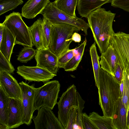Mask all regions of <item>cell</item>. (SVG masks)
<instances>
[{"label": "cell", "mask_w": 129, "mask_h": 129, "mask_svg": "<svg viewBox=\"0 0 129 129\" xmlns=\"http://www.w3.org/2000/svg\"><path fill=\"white\" fill-rule=\"evenodd\" d=\"M115 14L104 8H99L91 12L87 18L95 42L101 54L109 46L110 39L115 34L112 25Z\"/></svg>", "instance_id": "1"}, {"label": "cell", "mask_w": 129, "mask_h": 129, "mask_svg": "<svg viewBox=\"0 0 129 129\" xmlns=\"http://www.w3.org/2000/svg\"><path fill=\"white\" fill-rule=\"evenodd\" d=\"M120 84L114 77L100 69L98 89L99 104L104 116L112 117L114 107L120 96Z\"/></svg>", "instance_id": "2"}, {"label": "cell", "mask_w": 129, "mask_h": 129, "mask_svg": "<svg viewBox=\"0 0 129 129\" xmlns=\"http://www.w3.org/2000/svg\"><path fill=\"white\" fill-rule=\"evenodd\" d=\"M80 30L73 25L63 23L52 24L48 48L58 57L69 50L73 34Z\"/></svg>", "instance_id": "3"}, {"label": "cell", "mask_w": 129, "mask_h": 129, "mask_svg": "<svg viewBox=\"0 0 129 129\" xmlns=\"http://www.w3.org/2000/svg\"><path fill=\"white\" fill-rule=\"evenodd\" d=\"M21 14L13 12L5 16L2 23L15 39V44L32 47L33 45L28 27L23 21Z\"/></svg>", "instance_id": "4"}, {"label": "cell", "mask_w": 129, "mask_h": 129, "mask_svg": "<svg viewBox=\"0 0 129 129\" xmlns=\"http://www.w3.org/2000/svg\"><path fill=\"white\" fill-rule=\"evenodd\" d=\"M60 84L58 81H49L42 86L35 88L34 98L35 110L45 106L52 110L57 103L60 90Z\"/></svg>", "instance_id": "5"}, {"label": "cell", "mask_w": 129, "mask_h": 129, "mask_svg": "<svg viewBox=\"0 0 129 129\" xmlns=\"http://www.w3.org/2000/svg\"><path fill=\"white\" fill-rule=\"evenodd\" d=\"M52 24L63 23L69 24L82 30L86 35L89 28L88 23L77 16H71L57 8L53 2H50L40 13Z\"/></svg>", "instance_id": "6"}, {"label": "cell", "mask_w": 129, "mask_h": 129, "mask_svg": "<svg viewBox=\"0 0 129 129\" xmlns=\"http://www.w3.org/2000/svg\"><path fill=\"white\" fill-rule=\"evenodd\" d=\"M76 86L74 84L70 86L62 94L57 103L58 106V118L64 129H66L70 110L78 108V101Z\"/></svg>", "instance_id": "7"}, {"label": "cell", "mask_w": 129, "mask_h": 129, "mask_svg": "<svg viewBox=\"0 0 129 129\" xmlns=\"http://www.w3.org/2000/svg\"><path fill=\"white\" fill-rule=\"evenodd\" d=\"M109 44L113 47L117 62L123 70H129V34L119 31L110 38Z\"/></svg>", "instance_id": "8"}, {"label": "cell", "mask_w": 129, "mask_h": 129, "mask_svg": "<svg viewBox=\"0 0 129 129\" xmlns=\"http://www.w3.org/2000/svg\"><path fill=\"white\" fill-rule=\"evenodd\" d=\"M22 92V104L23 110L22 121L23 124L30 125L32 123L34 108L35 88V84L29 85L23 81L19 83Z\"/></svg>", "instance_id": "9"}, {"label": "cell", "mask_w": 129, "mask_h": 129, "mask_svg": "<svg viewBox=\"0 0 129 129\" xmlns=\"http://www.w3.org/2000/svg\"><path fill=\"white\" fill-rule=\"evenodd\" d=\"M36 129H64L60 122L52 110L42 106L32 119Z\"/></svg>", "instance_id": "10"}, {"label": "cell", "mask_w": 129, "mask_h": 129, "mask_svg": "<svg viewBox=\"0 0 129 129\" xmlns=\"http://www.w3.org/2000/svg\"><path fill=\"white\" fill-rule=\"evenodd\" d=\"M16 72L26 81L29 82H42L44 84L56 76L49 71L37 66H18Z\"/></svg>", "instance_id": "11"}, {"label": "cell", "mask_w": 129, "mask_h": 129, "mask_svg": "<svg viewBox=\"0 0 129 129\" xmlns=\"http://www.w3.org/2000/svg\"><path fill=\"white\" fill-rule=\"evenodd\" d=\"M35 56L36 66L45 69L57 75L59 68L57 66L58 57L48 49L36 50Z\"/></svg>", "instance_id": "12"}, {"label": "cell", "mask_w": 129, "mask_h": 129, "mask_svg": "<svg viewBox=\"0 0 129 129\" xmlns=\"http://www.w3.org/2000/svg\"><path fill=\"white\" fill-rule=\"evenodd\" d=\"M0 85L9 98L19 99L22 101L20 87L11 74L5 71H0Z\"/></svg>", "instance_id": "13"}, {"label": "cell", "mask_w": 129, "mask_h": 129, "mask_svg": "<svg viewBox=\"0 0 129 129\" xmlns=\"http://www.w3.org/2000/svg\"><path fill=\"white\" fill-rule=\"evenodd\" d=\"M10 112L7 126L9 129L16 128L23 124V110L22 101L19 99L9 98Z\"/></svg>", "instance_id": "14"}, {"label": "cell", "mask_w": 129, "mask_h": 129, "mask_svg": "<svg viewBox=\"0 0 129 129\" xmlns=\"http://www.w3.org/2000/svg\"><path fill=\"white\" fill-rule=\"evenodd\" d=\"M50 2V0H28L22 8V17L28 19L35 18Z\"/></svg>", "instance_id": "15"}, {"label": "cell", "mask_w": 129, "mask_h": 129, "mask_svg": "<svg viewBox=\"0 0 129 129\" xmlns=\"http://www.w3.org/2000/svg\"><path fill=\"white\" fill-rule=\"evenodd\" d=\"M101 54L100 57L101 68L114 77L117 61L113 46L109 44L106 50Z\"/></svg>", "instance_id": "16"}, {"label": "cell", "mask_w": 129, "mask_h": 129, "mask_svg": "<svg viewBox=\"0 0 129 129\" xmlns=\"http://www.w3.org/2000/svg\"><path fill=\"white\" fill-rule=\"evenodd\" d=\"M127 112L122 103V98H119L114 109L112 117L116 129H128L127 126Z\"/></svg>", "instance_id": "17"}, {"label": "cell", "mask_w": 129, "mask_h": 129, "mask_svg": "<svg viewBox=\"0 0 129 129\" xmlns=\"http://www.w3.org/2000/svg\"><path fill=\"white\" fill-rule=\"evenodd\" d=\"M111 0H78L77 9L82 17L87 18L90 13Z\"/></svg>", "instance_id": "18"}, {"label": "cell", "mask_w": 129, "mask_h": 129, "mask_svg": "<svg viewBox=\"0 0 129 129\" xmlns=\"http://www.w3.org/2000/svg\"><path fill=\"white\" fill-rule=\"evenodd\" d=\"M15 39L13 35L4 25L3 37L0 43V51L10 61L13 47L15 45Z\"/></svg>", "instance_id": "19"}, {"label": "cell", "mask_w": 129, "mask_h": 129, "mask_svg": "<svg viewBox=\"0 0 129 129\" xmlns=\"http://www.w3.org/2000/svg\"><path fill=\"white\" fill-rule=\"evenodd\" d=\"M43 21L41 18L28 27L33 45L37 49H43L42 39V28Z\"/></svg>", "instance_id": "20"}, {"label": "cell", "mask_w": 129, "mask_h": 129, "mask_svg": "<svg viewBox=\"0 0 129 129\" xmlns=\"http://www.w3.org/2000/svg\"><path fill=\"white\" fill-rule=\"evenodd\" d=\"M87 40L85 38L84 40L78 47L73 49L74 56L64 67L66 71H73L76 70L82 60Z\"/></svg>", "instance_id": "21"}, {"label": "cell", "mask_w": 129, "mask_h": 129, "mask_svg": "<svg viewBox=\"0 0 129 129\" xmlns=\"http://www.w3.org/2000/svg\"><path fill=\"white\" fill-rule=\"evenodd\" d=\"M10 112L9 98L0 85V124L7 126Z\"/></svg>", "instance_id": "22"}, {"label": "cell", "mask_w": 129, "mask_h": 129, "mask_svg": "<svg viewBox=\"0 0 129 129\" xmlns=\"http://www.w3.org/2000/svg\"><path fill=\"white\" fill-rule=\"evenodd\" d=\"M89 116L98 129H116L112 117L101 116L94 112L90 113Z\"/></svg>", "instance_id": "23"}, {"label": "cell", "mask_w": 129, "mask_h": 129, "mask_svg": "<svg viewBox=\"0 0 129 129\" xmlns=\"http://www.w3.org/2000/svg\"><path fill=\"white\" fill-rule=\"evenodd\" d=\"M78 0H55L53 3L58 9L72 16L76 17V8Z\"/></svg>", "instance_id": "24"}, {"label": "cell", "mask_w": 129, "mask_h": 129, "mask_svg": "<svg viewBox=\"0 0 129 129\" xmlns=\"http://www.w3.org/2000/svg\"><path fill=\"white\" fill-rule=\"evenodd\" d=\"M96 43L94 42L90 47V54L93 67L95 85L98 88L99 84V74L101 67L100 65V57L96 50Z\"/></svg>", "instance_id": "25"}, {"label": "cell", "mask_w": 129, "mask_h": 129, "mask_svg": "<svg viewBox=\"0 0 129 129\" xmlns=\"http://www.w3.org/2000/svg\"><path fill=\"white\" fill-rule=\"evenodd\" d=\"M42 39L43 48L48 49L50 38L51 28L52 24L47 19L43 17Z\"/></svg>", "instance_id": "26"}, {"label": "cell", "mask_w": 129, "mask_h": 129, "mask_svg": "<svg viewBox=\"0 0 129 129\" xmlns=\"http://www.w3.org/2000/svg\"><path fill=\"white\" fill-rule=\"evenodd\" d=\"M36 52V50L32 47L24 46L18 55L17 60L21 62L26 63L34 57Z\"/></svg>", "instance_id": "27"}, {"label": "cell", "mask_w": 129, "mask_h": 129, "mask_svg": "<svg viewBox=\"0 0 129 129\" xmlns=\"http://www.w3.org/2000/svg\"><path fill=\"white\" fill-rule=\"evenodd\" d=\"M23 3L22 0H0V15L15 9Z\"/></svg>", "instance_id": "28"}, {"label": "cell", "mask_w": 129, "mask_h": 129, "mask_svg": "<svg viewBox=\"0 0 129 129\" xmlns=\"http://www.w3.org/2000/svg\"><path fill=\"white\" fill-rule=\"evenodd\" d=\"M123 72L122 80L123 82V91L122 100L127 113L129 108V80L125 71L123 70Z\"/></svg>", "instance_id": "29"}, {"label": "cell", "mask_w": 129, "mask_h": 129, "mask_svg": "<svg viewBox=\"0 0 129 129\" xmlns=\"http://www.w3.org/2000/svg\"><path fill=\"white\" fill-rule=\"evenodd\" d=\"M15 69L6 58L0 51V71H5L10 74H13Z\"/></svg>", "instance_id": "30"}, {"label": "cell", "mask_w": 129, "mask_h": 129, "mask_svg": "<svg viewBox=\"0 0 129 129\" xmlns=\"http://www.w3.org/2000/svg\"><path fill=\"white\" fill-rule=\"evenodd\" d=\"M77 95L78 99V104L77 110L76 123L82 129V111L84 108L85 101L82 99L80 95L77 91Z\"/></svg>", "instance_id": "31"}, {"label": "cell", "mask_w": 129, "mask_h": 129, "mask_svg": "<svg viewBox=\"0 0 129 129\" xmlns=\"http://www.w3.org/2000/svg\"><path fill=\"white\" fill-rule=\"evenodd\" d=\"M74 56L73 49H69L64 55L58 59L59 68H64L65 66Z\"/></svg>", "instance_id": "32"}, {"label": "cell", "mask_w": 129, "mask_h": 129, "mask_svg": "<svg viewBox=\"0 0 129 129\" xmlns=\"http://www.w3.org/2000/svg\"><path fill=\"white\" fill-rule=\"evenodd\" d=\"M82 129H98L89 116L85 113L82 114Z\"/></svg>", "instance_id": "33"}, {"label": "cell", "mask_w": 129, "mask_h": 129, "mask_svg": "<svg viewBox=\"0 0 129 129\" xmlns=\"http://www.w3.org/2000/svg\"><path fill=\"white\" fill-rule=\"evenodd\" d=\"M111 6L129 12V0H111Z\"/></svg>", "instance_id": "34"}, {"label": "cell", "mask_w": 129, "mask_h": 129, "mask_svg": "<svg viewBox=\"0 0 129 129\" xmlns=\"http://www.w3.org/2000/svg\"><path fill=\"white\" fill-rule=\"evenodd\" d=\"M77 109L72 108L70 110L66 129H73V125L76 123Z\"/></svg>", "instance_id": "35"}, {"label": "cell", "mask_w": 129, "mask_h": 129, "mask_svg": "<svg viewBox=\"0 0 129 129\" xmlns=\"http://www.w3.org/2000/svg\"><path fill=\"white\" fill-rule=\"evenodd\" d=\"M123 70L120 65L117 62L114 73V78L116 81L120 84L122 80L123 76Z\"/></svg>", "instance_id": "36"}, {"label": "cell", "mask_w": 129, "mask_h": 129, "mask_svg": "<svg viewBox=\"0 0 129 129\" xmlns=\"http://www.w3.org/2000/svg\"><path fill=\"white\" fill-rule=\"evenodd\" d=\"M71 39L75 42L79 43L81 41V37L80 34L75 32L72 35Z\"/></svg>", "instance_id": "37"}, {"label": "cell", "mask_w": 129, "mask_h": 129, "mask_svg": "<svg viewBox=\"0 0 129 129\" xmlns=\"http://www.w3.org/2000/svg\"><path fill=\"white\" fill-rule=\"evenodd\" d=\"M123 91V82L122 80L120 84L119 98H122Z\"/></svg>", "instance_id": "38"}, {"label": "cell", "mask_w": 129, "mask_h": 129, "mask_svg": "<svg viewBox=\"0 0 129 129\" xmlns=\"http://www.w3.org/2000/svg\"><path fill=\"white\" fill-rule=\"evenodd\" d=\"M4 25L2 23H0V43L2 40L3 33V28Z\"/></svg>", "instance_id": "39"}, {"label": "cell", "mask_w": 129, "mask_h": 129, "mask_svg": "<svg viewBox=\"0 0 129 129\" xmlns=\"http://www.w3.org/2000/svg\"><path fill=\"white\" fill-rule=\"evenodd\" d=\"M127 126L128 129H129V108L128 110L127 114Z\"/></svg>", "instance_id": "40"}, {"label": "cell", "mask_w": 129, "mask_h": 129, "mask_svg": "<svg viewBox=\"0 0 129 129\" xmlns=\"http://www.w3.org/2000/svg\"><path fill=\"white\" fill-rule=\"evenodd\" d=\"M81 129L76 123L74 124L73 126V129Z\"/></svg>", "instance_id": "41"}, {"label": "cell", "mask_w": 129, "mask_h": 129, "mask_svg": "<svg viewBox=\"0 0 129 129\" xmlns=\"http://www.w3.org/2000/svg\"><path fill=\"white\" fill-rule=\"evenodd\" d=\"M0 129H9L8 127L5 125H4L2 124H0Z\"/></svg>", "instance_id": "42"}]
</instances>
